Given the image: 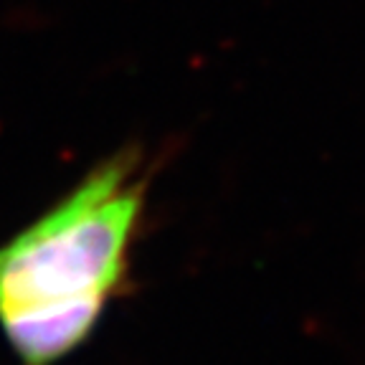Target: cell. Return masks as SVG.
<instances>
[{"label": "cell", "instance_id": "1", "mask_svg": "<svg viewBox=\"0 0 365 365\" xmlns=\"http://www.w3.org/2000/svg\"><path fill=\"white\" fill-rule=\"evenodd\" d=\"M143 200V163L117 153L0 246V327L26 365H51L97 327L125 284Z\"/></svg>", "mask_w": 365, "mask_h": 365}]
</instances>
